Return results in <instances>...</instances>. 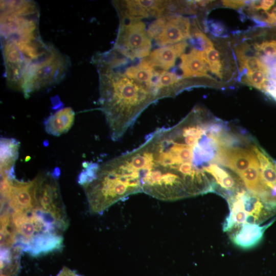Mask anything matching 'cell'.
<instances>
[{"label":"cell","instance_id":"cell-1","mask_svg":"<svg viewBox=\"0 0 276 276\" xmlns=\"http://www.w3.org/2000/svg\"><path fill=\"white\" fill-rule=\"evenodd\" d=\"M93 61L99 75L101 109L110 137L116 141L155 100L145 86L117 70L104 54L96 55Z\"/></svg>","mask_w":276,"mask_h":276},{"label":"cell","instance_id":"cell-2","mask_svg":"<svg viewBox=\"0 0 276 276\" xmlns=\"http://www.w3.org/2000/svg\"><path fill=\"white\" fill-rule=\"evenodd\" d=\"M39 10L33 1H1V40L26 59L46 47L39 29Z\"/></svg>","mask_w":276,"mask_h":276},{"label":"cell","instance_id":"cell-3","mask_svg":"<svg viewBox=\"0 0 276 276\" xmlns=\"http://www.w3.org/2000/svg\"><path fill=\"white\" fill-rule=\"evenodd\" d=\"M70 66L68 56L50 43L47 51L29 67L22 93L28 98L37 91L59 83L65 77Z\"/></svg>","mask_w":276,"mask_h":276},{"label":"cell","instance_id":"cell-4","mask_svg":"<svg viewBox=\"0 0 276 276\" xmlns=\"http://www.w3.org/2000/svg\"><path fill=\"white\" fill-rule=\"evenodd\" d=\"M151 47L145 24L140 20L121 19L113 50L130 59L145 58Z\"/></svg>","mask_w":276,"mask_h":276},{"label":"cell","instance_id":"cell-5","mask_svg":"<svg viewBox=\"0 0 276 276\" xmlns=\"http://www.w3.org/2000/svg\"><path fill=\"white\" fill-rule=\"evenodd\" d=\"M147 32L159 46L173 44L190 37V23L181 15L163 16L150 24Z\"/></svg>","mask_w":276,"mask_h":276},{"label":"cell","instance_id":"cell-6","mask_svg":"<svg viewBox=\"0 0 276 276\" xmlns=\"http://www.w3.org/2000/svg\"><path fill=\"white\" fill-rule=\"evenodd\" d=\"M169 3L163 1H113L121 19H137L151 16L162 17Z\"/></svg>","mask_w":276,"mask_h":276},{"label":"cell","instance_id":"cell-7","mask_svg":"<svg viewBox=\"0 0 276 276\" xmlns=\"http://www.w3.org/2000/svg\"><path fill=\"white\" fill-rule=\"evenodd\" d=\"M187 45L186 41H182L159 48L150 52L141 61L154 68L168 70L174 66L176 60L183 54Z\"/></svg>","mask_w":276,"mask_h":276},{"label":"cell","instance_id":"cell-8","mask_svg":"<svg viewBox=\"0 0 276 276\" xmlns=\"http://www.w3.org/2000/svg\"><path fill=\"white\" fill-rule=\"evenodd\" d=\"M273 221L263 226L256 223H245L232 233L230 238L235 245L242 249L253 248L261 242L264 232Z\"/></svg>","mask_w":276,"mask_h":276},{"label":"cell","instance_id":"cell-9","mask_svg":"<svg viewBox=\"0 0 276 276\" xmlns=\"http://www.w3.org/2000/svg\"><path fill=\"white\" fill-rule=\"evenodd\" d=\"M179 67L183 78L197 77L211 78L208 74L210 71L203 51L193 48L189 52L180 56Z\"/></svg>","mask_w":276,"mask_h":276},{"label":"cell","instance_id":"cell-10","mask_svg":"<svg viewBox=\"0 0 276 276\" xmlns=\"http://www.w3.org/2000/svg\"><path fill=\"white\" fill-rule=\"evenodd\" d=\"M224 158V166L228 167L238 175L257 159L251 150L240 147H221Z\"/></svg>","mask_w":276,"mask_h":276},{"label":"cell","instance_id":"cell-11","mask_svg":"<svg viewBox=\"0 0 276 276\" xmlns=\"http://www.w3.org/2000/svg\"><path fill=\"white\" fill-rule=\"evenodd\" d=\"M75 117V112L71 107L60 109L44 121L45 130L47 133L57 136L66 133L72 127Z\"/></svg>","mask_w":276,"mask_h":276},{"label":"cell","instance_id":"cell-12","mask_svg":"<svg viewBox=\"0 0 276 276\" xmlns=\"http://www.w3.org/2000/svg\"><path fill=\"white\" fill-rule=\"evenodd\" d=\"M158 71L142 61L136 65L127 68L124 74L145 86L151 94L155 100H157L154 92L155 82Z\"/></svg>","mask_w":276,"mask_h":276},{"label":"cell","instance_id":"cell-13","mask_svg":"<svg viewBox=\"0 0 276 276\" xmlns=\"http://www.w3.org/2000/svg\"><path fill=\"white\" fill-rule=\"evenodd\" d=\"M19 142L13 138H1V172L14 168L18 155Z\"/></svg>","mask_w":276,"mask_h":276},{"label":"cell","instance_id":"cell-14","mask_svg":"<svg viewBox=\"0 0 276 276\" xmlns=\"http://www.w3.org/2000/svg\"><path fill=\"white\" fill-rule=\"evenodd\" d=\"M22 251L18 247L1 251V276H17L20 267V256Z\"/></svg>","mask_w":276,"mask_h":276},{"label":"cell","instance_id":"cell-15","mask_svg":"<svg viewBox=\"0 0 276 276\" xmlns=\"http://www.w3.org/2000/svg\"><path fill=\"white\" fill-rule=\"evenodd\" d=\"M236 52L237 58L242 69H246L248 72L261 71L268 79V69L259 57L256 56H246L242 49L237 50Z\"/></svg>","mask_w":276,"mask_h":276},{"label":"cell","instance_id":"cell-16","mask_svg":"<svg viewBox=\"0 0 276 276\" xmlns=\"http://www.w3.org/2000/svg\"><path fill=\"white\" fill-rule=\"evenodd\" d=\"M203 53L210 71L219 78H222V64L218 51L213 46L203 51Z\"/></svg>","mask_w":276,"mask_h":276},{"label":"cell","instance_id":"cell-17","mask_svg":"<svg viewBox=\"0 0 276 276\" xmlns=\"http://www.w3.org/2000/svg\"><path fill=\"white\" fill-rule=\"evenodd\" d=\"M267 81L265 74L261 71L248 72L244 82L256 88L263 90Z\"/></svg>","mask_w":276,"mask_h":276},{"label":"cell","instance_id":"cell-18","mask_svg":"<svg viewBox=\"0 0 276 276\" xmlns=\"http://www.w3.org/2000/svg\"><path fill=\"white\" fill-rule=\"evenodd\" d=\"M244 1H223L222 3L225 7L232 8H239L244 6L245 4Z\"/></svg>","mask_w":276,"mask_h":276},{"label":"cell","instance_id":"cell-19","mask_svg":"<svg viewBox=\"0 0 276 276\" xmlns=\"http://www.w3.org/2000/svg\"><path fill=\"white\" fill-rule=\"evenodd\" d=\"M56 276H81L66 267H64Z\"/></svg>","mask_w":276,"mask_h":276}]
</instances>
